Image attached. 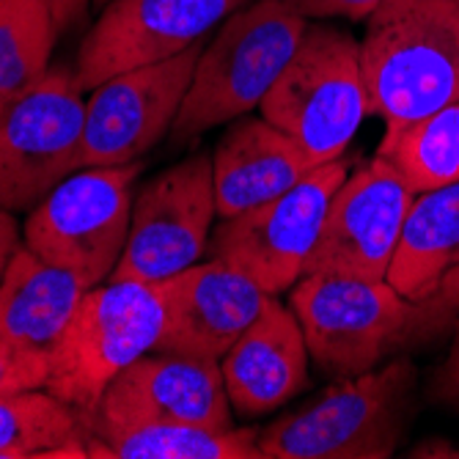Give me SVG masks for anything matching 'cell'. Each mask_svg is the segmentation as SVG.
I'll return each instance as SVG.
<instances>
[{"label": "cell", "instance_id": "obj_1", "mask_svg": "<svg viewBox=\"0 0 459 459\" xmlns=\"http://www.w3.org/2000/svg\"><path fill=\"white\" fill-rule=\"evenodd\" d=\"M289 308L300 319L316 366L339 380L432 344L456 322V314L435 298L410 300L385 278L303 275L291 289Z\"/></svg>", "mask_w": 459, "mask_h": 459}, {"label": "cell", "instance_id": "obj_2", "mask_svg": "<svg viewBox=\"0 0 459 459\" xmlns=\"http://www.w3.org/2000/svg\"><path fill=\"white\" fill-rule=\"evenodd\" d=\"M368 113L412 121L459 102V0H383L366 17Z\"/></svg>", "mask_w": 459, "mask_h": 459}, {"label": "cell", "instance_id": "obj_3", "mask_svg": "<svg viewBox=\"0 0 459 459\" xmlns=\"http://www.w3.org/2000/svg\"><path fill=\"white\" fill-rule=\"evenodd\" d=\"M306 28V17L289 0H247L226 17L198 56L171 141L185 146L259 108L295 56Z\"/></svg>", "mask_w": 459, "mask_h": 459}, {"label": "cell", "instance_id": "obj_4", "mask_svg": "<svg viewBox=\"0 0 459 459\" xmlns=\"http://www.w3.org/2000/svg\"><path fill=\"white\" fill-rule=\"evenodd\" d=\"M419 374L407 355L342 377L303 410L259 429L264 459H388L415 415Z\"/></svg>", "mask_w": 459, "mask_h": 459}, {"label": "cell", "instance_id": "obj_5", "mask_svg": "<svg viewBox=\"0 0 459 459\" xmlns=\"http://www.w3.org/2000/svg\"><path fill=\"white\" fill-rule=\"evenodd\" d=\"M162 327V283L105 281L89 289L50 352L45 391L89 424L108 385L154 350Z\"/></svg>", "mask_w": 459, "mask_h": 459}, {"label": "cell", "instance_id": "obj_6", "mask_svg": "<svg viewBox=\"0 0 459 459\" xmlns=\"http://www.w3.org/2000/svg\"><path fill=\"white\" fill-rule=\"evenodd\" d=\"M259 108L314 165L339 160L368 113L360 41L342 28L308 25Z\"/></svg>", "mask_w": 459, "mask_h": 459}, {"label": "cell", "instance_id": "obj_7", "mask_svg": "<svg viewBox=\"0 0 459 459\" xmlns=\"http://www.w3.org/2000/svg\"><path fill=\"white\" fill-rule=\"evenodd\" d=\"M141 171V160L74 171L28 212L25 245L86 289L110 281L130 237L133 190Z\"/></svg>", "mask_w": 459, "mask_h": 459}, {"label": "cell", "instance_id": "obj_8", "mask_svg": "<svg viewBox=\"0 0 459 459\" xmlns=\"http://www.w3.org/2000/svg\"><path fill=\"white\" fill-rule=\"evenodd\" d=\"M82 91L74 66L56 64L0 116V210L30 212L80 171Z\"/></svg>", "mask_w": 459, "mask_h": 459}, {"label": "cell", "instance_id": "obj_9", "mask_svg": "<svg viewBox=\"0 0 459 459\" xmlns=\"http://www.w3.org/2000/svg\"><path fill=\"white\" fill-rule=\"evenodd\" d=\"M350 174L344 157L314 169L283 195L223 218L210 237L212 259L239 270L267 295H281L303 278V267L319 239L327 204Z\"/></svg>", "mask_w": 459, "mask_h": 459}, {"label": "cell", "instance_id": "obj_10", "mask_svg": "<svg viewBox=\"0 0 459 459\" xmlns=\"http://www.w3.org/2000/svg\"><path fill=\"white\" fill-rule=\"evenodd\" d=\"M218 218L212 160L190 154L133 198L130 237L110 281L162 283L198 264Z\"/></svg>", "mask_w": 459, "mask_h": 459}, {"label": "cell", "instance_id": "obj_11", "mask_svg": "<svg viewBox=\"0 0 459 459\" xmlns=\"http://www.w3.org/2000/svg\"><path fill=\"white\" fill-rule=\"evenodd\" d=\"M204 45L206 41H198L169 61L113 74L91 89L80 169L135 162L169 135Z\"/></svg>", "mask_w": 459, "mask_h": 459}, {"label": "cell", "instance_id": "obj_12", "mask_svg": "<svg viewBox=\"0 0 459 459\" xmlns=\"http://www.w3.org/2000/svg\"><path fill=\"white\" fill-rule=\"evenodd\" d=\"M247 0H113L82 36L74 72L91 91L113 74L169 61L206 41V33Z\"/></svg>", "mask_w": 459, "mask_h": 459}, {"label": "cell", "instance_id": "obj_13", "mask_svg": "<svg viewBox=\"0 0 459 459\" xmlns=\"http://www.w3.org/2000/svg\"><path fill=\"white\" fill-rule=\"evenodd\" d=\"M412 201L415 193L374 154L333 193L303 275L388 278Z\"/></svg>", "mask_w": 459, "mask_h": 459}, {"label": "cell", "instance_id": "obj_14", "mask_svg": "<svg viewBox=\"0 0 459 459\" xmlns=\"http://www.w3.org/2000/svg\"><path fill=\"white\" fill-rule=\"evenodd\" d=\"M138 424L231 429V402L221 363L174 352H146L133 360L102 394L86 435L91 429Z\"/></svg>", "mask_w": 459, "mask_h": 459}, {"label": "cell", "instance_id": "obj_15", "mask_svg": "<svg viewBox=\"0 0 459 459\" xmlns=\"http://www.w3.org/2000/svg\"><path fill=\"white\" fill-rule=\"evenodd\" d=\"M165 327L152 352L223 360L270 303L267 291L221 259L193 264L162 281Z\"/></svg>", "mask_w": 459, "mask_h": 459}, {"label": "cell", "instance_id": "obj_16", "mask_svg": "<svg viewBox=\"0 0 459 459\" xmlns=\"http://www.w3.org/2000/svg\"><path fill=\"white\" fill-rule=\"evenodd\" d=\"M308 344L300 319L278 295L245 327L221 360L231 407L239 415H262L308 385Z\"/></svg>", "mask_w": 459, "mask_h": 459}, {"label": "cell", "instance_id": "obj_17", "mask_svg": "<svg viewBox=\"0 0 459 459\" xmlns=\"http://www.w3.org/2000/svg\"><path fill=\"white\" fill-rule=\"evenodd\" d=\"M319 165L264 116H239L212 157L218 218L254 210L306 179Z\"/></svg>", "mask_w": 459, "mask_h": 459}, {"label": "cell", "instance_id": "obj_18", "mask_svg": "<svg viewBox=\"0 0 459 459\" xmlns=\"http://www.w3.org/2000/svg\"><path fill=\"white\" fill-rule=\"evenodd\" d=\"M86 291L72 273L17 245L0 281V342L50 358Z\"/></svg>", "mask_w": 459, "mask_h": 459}, {"label": "cell", "instance_id": "obj_19", "mask_svg": "<svg viewBox=\"0 0 459 459\" xmlns=\"http://www.w3.org/2000/svg\"><path fill=\"white\" fill-rule=\"evenodd\" d=\"M456 264L459 179L415 195L385 281L410 300H427Z\"/></svg>", "mask_w": 459, "mask_h": 459}, {"label": "cell", "instance_id": "obj_20", "mask_svg": "<svg viewBox=\"0 0 459 459\" xmlns=\"http://www.w3.org/2000/svg\"><path fill=\"white\" fill-rule=\"evenodd\" d=\"M94 459H264L259 429H215L201 424H138L91 429Z\"/></svg>", "mask_w": 459, "mask_h": 459}, {"label": "cell", "instance_id": "obj_21", "mask_svg": "<svg viewBox=\"0 0 459 459\" xmlns=\"http://www.w3.org/2000/svg\"><path fill=\"white\" fill-rule=\"evenodd\" d=\"M377 157L419 195L459 179V102L412 121L388 124Z\"/></svg>", "mask_w": 459, "mask_h": 459}, {"label": "cell", "instance_id": "obj_22", "mask_svg": "<svg viewBox=\"0 0 459 459\" xmlns=\"http://www.w3.org/2000/svg\"><path fill=\"white\" fill-rule=\"evenodd\" d=\"M86 456V421L50 391L0 396V459Z\"/></svg>", "mask_w": 459, "mask_h": 459}, {"label": "cell", "instance_id": "obj_23", "mask_svg": "<svg viewBox=\"0 0 459 459\" xmlns=\"http://www.w3.org/2000/svg\"><path fill=\"white\" fill-rule=\"evenodd\" d=\"M58 33L53 0H0V94L14 100L50 69Z\"/></svg>", "mask_w": 459, "mask_h": 459}, {"label": "cell", "instance_id": "obj_24", "mask_svg": "<svg viewBox=\"0 0 459 459\" xmlns=\"http://www.w3.org/2000/svg\"><path fill=\"white\" fill-rule=\"evenodd\" d=\"M48 355H30L0 342V396L39 391L48 383Z\"/></svg>", "mask_w": 459, "mask_h": 459}, {"label": "cell", "instance_id": "obj_25", "mask_svg": "<svg viewBox=\"0 0 459 459\" xmlns=\"http://www.w3.org/2000/svg\"><path fill=\"white\" fill-rule=\"evenodd\" d=\"M429 399H432L435 404L459 410V314H456V322H454L451 350H448L446 360L437 366V371L432 374Z\"/></svg>", "mask_w": 459, "mask_h": 459}, {"label": "cell", "instance_id": "obj_26", "mask_svg": "<svg viewBox=\"0 0 459 459\" xmlns=\"http://www.w3.org/2000/svg\"><path fill=\"white\" fill-rule=\"evenodd\" d=\"M306 20L316 17H344V20H366L383 0H289Z\"/></svg>", "mask_w": 459, "mask_h": 459}, {"label": "cell", "instance_id": "obj_27", "mask_svg": "<svg viewBox=\"0 0 459 459\" xmlns=\"http://www.w3.org/2000/svg\"><path fill=\"white\" fill-rule=\"evenodd\" d=\"M17 245H20V226L9 210H0V281H4V273L14 256Z\"/></svg>", "mask_w": 459, "mask_h": 459}, {"label": "cell", "instance_id": "obj_28", "mask_svg": "<svg viewBox=\"0 0 459 459\" xmlns=\"http://www.w3.org/2000/svg\"><path fill=\"white\" fill-rule=\"evenodd\" d=\"M91 0H53V12H56V22L61 30H69L74 28L82 14H86Z\"/></svg>", "mask_w": 459, "mask_h": 459}, {"label": "cell", "instance_id": "obj_29", "mask_svg": "<svg viewBox=\"0 0 459 459\" xmlns=\"http://www.w3.org/2000/svg\"><path fill=\"white\" fill-rule=\"evenodd\" d=\"M432 298H435L443 308L459 314V264H456L451 273H446V278L440 281V286H437V291H435Z\"/></svg>", "mask_w": 459, "mask_h": 459}, {"label": "cell", "instance_id": "obj_30", "mask_svg": "<svg viewBox=\"0 0 459 459\" xmlns=\"http://www.w3.org/2000/svg\"><path fill=\"white\" fill-rule=\"evenodd\" d=\"M410 456H448L451 459V456H459V448L454 443L443 440V437H429V440H424L419 446H412Z\"/></svg>", "mask_w": 459, "mask_h": 459}, {"label": "cell", "instance_id": "obj_31", "mask_svg": "<svg viewBox=\"0 0 459 459\" xmlns=\"http://www.w3.org/2000/svg\"><path fill=\"white\" fill-rule=\"evenodd\" d=\"M12 105V100L9 97H4V94H0V116H4L6 113V108Z\"/></svg>", "mask_w": 459, "mask_h": 459}, {"label": "cell", "instance_id": "obj_32", "mask_svg": "<svg viewBox=\"0 0 459 459\" xmlns=\"http://www.w3.org/2000/svg\"><path fill=\"white\" fill-rule=\"evenodd\" d=\"M108 4H113V0H94V6H100V9L108 6Z\"/></svg>", "mask_w": 459, "mask_h": 459}]
</instances>
